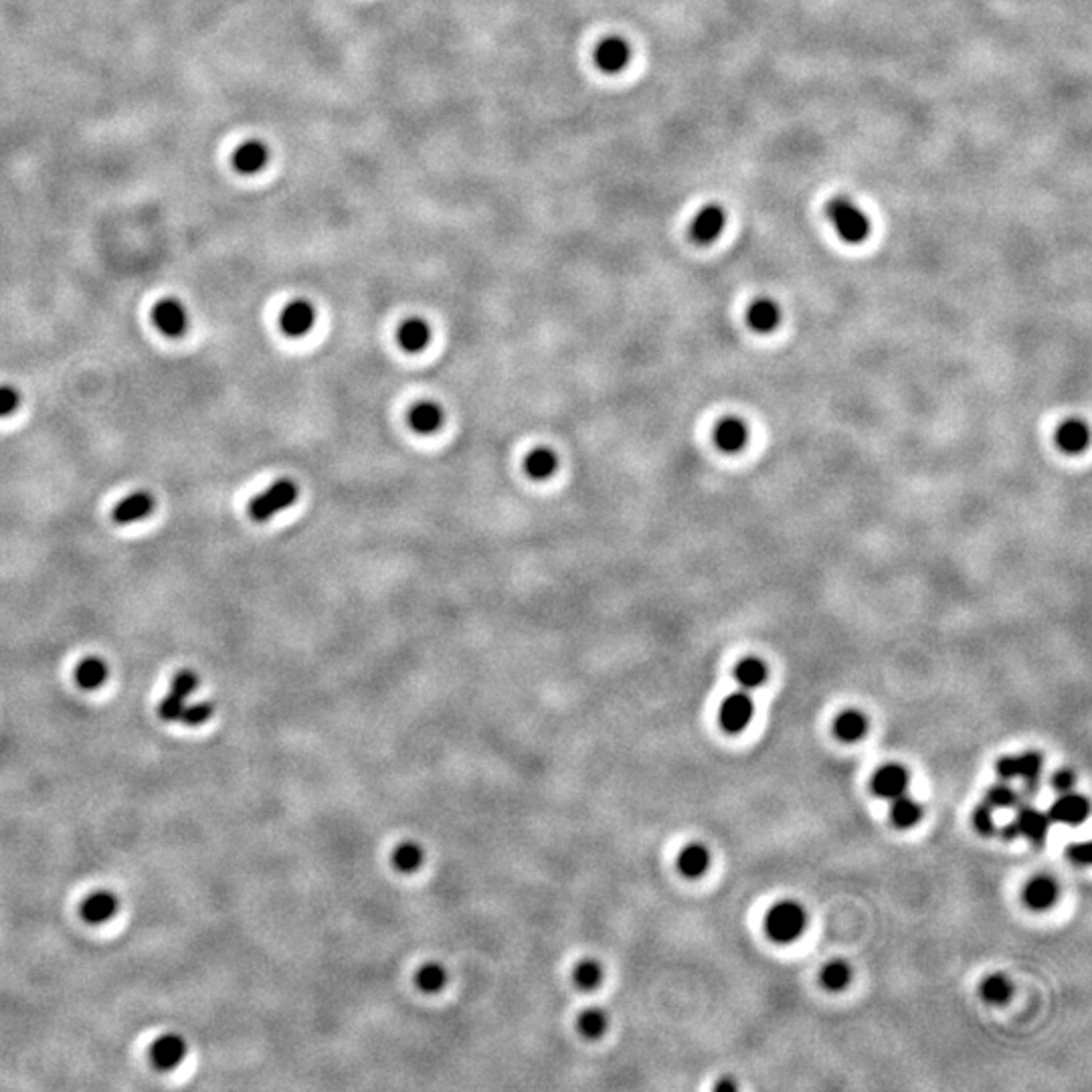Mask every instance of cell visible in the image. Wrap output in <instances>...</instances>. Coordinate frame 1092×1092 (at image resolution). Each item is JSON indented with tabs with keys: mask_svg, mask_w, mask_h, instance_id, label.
<instances>
[{
	"mask_svg": "<svg viewBox=\"0 0 1092 1092\" xmlns=\"http://www.w3.org/2000/svg\"><path fill=\"white\" fill-rule=\"evenodd\" d=\"M1019 793L1007 783H999V785H993L992 789H987L985 793V804L993 810H1010V807H1016L1019 804Z\"/></svg>",
	"mask_w": 1092,
	"mask_h": 1092,
	"instance_id": "obj_35",
	"label": "cell"
},
{
	"mask_svg": "<svg viewBox=\"0 0 1092 1092\" xmlns=\"http://www.w3.org/2000/svg\"><path fill=\"white\" fill-rule=\"evenodd\" d=\"M710 866V854L702 843H688L678 856V870L686 878H700Z\"/></svg>",
	"mask_w": 1092,
	"mask_h": 1092,
	"instance_id": "obj_24",
	"label": "cell"
},
{
	"mask_svg": "<svg viewBox=\"0 0 1092 1092\" xmlns=\"http://www.w3.org/2000/svg\"><path fill=\"white\" fill-rule=\"evenodd\" d=\"M415 979H417V985L423 989V992L436 993L439 992V989H443L445 983H448V973H445V969L442 967V965L427 963L425 967L419 969V973Z\"/></svg>",
	"mask_w": 1092,
	"mask_h": 1092,
	"instance_id": "obj_34",
	"label": "cell"
},
{
	"mask_svg": "<svg viewBox=\"0 0 1092 1092\" xmlns=\"http://www.w3.org/2000/svg\"><path fill=\"white\" fill-rule=\"evenodd\" d=\"M807 927V913L799 902L783 901L769 908L765 916V931L775 943H793Z\"/></svg>",
	"mask_w": 1092,
	"mask_h": 1092,
	"instance_id": "obj_1",
	"label": "cell"
},
{
	"mask_svg": "<svg viewBox=\"0 0 1092 1092\" xmlns=\"http://www.w3.org/2000/svg\"><path fill=\"white\" fill-rule=\"evenodd\" d=\"M578 1031L587 1037H599L601 1034H605L607 1025H609V1018L607 1013L599 1010V1007H591V1010H585L581 1016H578Z\"/></svg>",
	"mask_w": 1092,
	"mask_h": 1092,
	"instance_id": "obj_33",
	"label": "cell"
},
{
	"mask_svg": "<svg viewBox=\"0 0 1092 1092\" xmlns=\"http://www.w3.org/2000/svg\"><path fill=\"white\" fill-rule=\"evenodd\" d=\"M110 668L101 657H87L75 668V682L81 690H98L107 682Z\"/></svg>",
	"mask_w": 1092,
	"mask_h": 1092,
	"instance_id": "obj_25",
	"label": "cell"
},
{
	"mask_svg": "<svg viewBox=\"0 0 1092 1092\" xmlns=\"http://www.w3.org/2000/svg\"><path fill=\"white\" fill-rule=\"evenodd\" d=\"M1066 854H1068V860H1070L1074 866L1084 868L1090 864V843H1086V842L1070 843L1066 850Z\"/></svg>",
	"mask_w": 1092,
	"mask_h": 1092,
	"instance_id": "obj_41",
	"label": "cell"
},
{
	"mask_svg": "<svg viewBox=\"0 0 1092 1092\" xmlns=\"http://www.w3.org/2000/svg\"><path fill=\"white\" fill-rule=\"evenodd\" d=\"M397 340H399L401 348L405 352H421L431 342L430 324L421 318L407 320V322L401 324L399 332H397Z\"/></svg>",
	"mask_w": 1092,
	"mask_h": 1092,
	"instance_id": "obj_23",
	"label": "cell"
},
{
	"mask_svg": "<svg viewBox=\"0 0 1092 1092\" xmlns=\"http://www.w3.org/2000/svg\"><path fill=\"white\" fill-rule=\"evenodd\" d=\"M559 468V457L554 454L552 449L548 448H536L530 451L524 460V472L528 474V478L533 480H548L551 475L557 472Z\"/></svg>",
	"mask_w": 1092,
	"mask_h": 1092,
	"instance_id": "obj_26",
	"label": "cell"
},
{
	"mask_svg": "<svg viewBox=\"0 0 1092 1092\" xmlns=\"http://www.w3.org/2000/svg\"><path fill=\"white\" fill-rule=\"evenodd\" d=\"M973 825L981 836H993L998 831V825H995L993 819V807H989L985 801L973 810Z\"/></svg>",
	"mask_w": 1092,
	"mask_h": 1092,
	"instance_id": "obj_37",
	"label": "cell"
},
{
	"mask_svg": "<svg viewBox=\"0 0 1092 1092\" xmlns=\"http://www.w3.org/2000/svg\"><path fill=\"white\" fill-rule=\"evenodd\" d=\"M198 688V675L192 672V669H180V672L172 678V688L171 692L178 694V696L189 698L192 692H197Z\"/></svg>",
	"mask_w": 1092,
	"mask_h": 1092,
	"instance_id": "obj_39",
	"label": "cell"
},
{
	"mask_svg": "<svg viewBox=\"0 0 1092 1092\" xmlns=\"http://www.w3.org/2000/svg\"><path fill=\"white\" fill-rule=\"evenodd\" d=\"M407 421H409V427H411L415 433H419V436H430V433L439 431V427L443 425L445 413L437 403L421 401L415 407L409 409Z\"/></svg>",
	"mask_w": 1092,
	"mask_h": 1092,
	"instance_id": "obj_18",
	"label": "cell"
},
{
	"mask_svg": "<svg viewBox=\"0 0 1092 1092\" xmlns=\"http://www.w3.org/2000/svg\"><path fill=\"white\" fill-rule=\"evenodd\" d=\"M714 1089L716 1090H737V1082H733V1080H720V1082H716Z\"/></svg>",
	"mask_w": 1092,
	"mask_h": 1092,
	"instance_id": "obj_43",
	"label": "cell"
},
{
	"mask_svg": "<svg viewBox=\"0 0 1092 1092\" xmlns=\"http://www.w3.org/2000/svg\"><path fill=\"white\" fill-rule=\"evenodd\" d=\"M1074 783H1076V775H1074L1072 771H1068V769H1062V771H1058V773L1052 777V787L1058 793L1072 792Z\"/></svg>",
	"mask_w": 1092,
	"mask_h": 1092,
	"instance_id": "obj_42",
	"label": "cell"
},
{
	"mask_svg": "<svg viewBox=\"0 0 1092 1092\" xmlns=\"http://www.w3.org/2000/svg\"><path fill=\"white\" fill-rule=\"evenodd\" d=\"M828 216L837 229V235L846 243L858 245L864 243L870 235V219L856 207L852 201L843 197H836L828 203Z\"/></svg>",
	"mask_w": 1092,
	"mask_h": 1092,
	"instance_id": "obj_2",
	"label": "cell"
},
{
	"mask_svg": "<svg viewBox=\"0 0 1092 1092\" xmlns=\"http://www.w3.org/2000/svg\"><path fill=\"white\" fill-rule=\"evenodd\" d=\"M979 992L987 1004H1005L1011 998V983L1005 979V975L993 973L983 979Z\"/></svg>",
	"mask_w": 1092,
	"mask_h": 1092,
	"instance_id": "obj_31",
	"label": "cell"
},
{
	"mask_svg": "<svg viewBox=\"0 0 1092 1092\" xmlns=\"http://www.w3.org/2000/svg\"><path fill=\"white\" fill-rule=\"evenodd\" d=\"M313 322H316V310H313V306L306 300L289 301V304L281 310V316H280L281 332L289 338L306 336L307 332L312 330Z\"/></svg>",
	"mask_w": 1092,
	"mask_h": 1092,
	"instance_id": "obj_10",
	"label": "cell"
},
{
	"mask_svg": "<svg viewBox=\"0 0 1092 1092\" xmlns=\"http://www.w3.org/2000/svg\"><path fill=\"white\" fill-rule=\"evenodd\" d=\"M769 669L765 666L763 660L759 657H745L737 663L734 668V678L745 690H755V688L763 686L765 680H767Z\"/></svg>",
	"mask_w": 1092,
	"mask_h": 1092,
	"instance_id": "obj_28",
	"label": "cell"
},
{
	"mask_svg": "<svg viewBox=\"0 0 1092 1092\" xmlns=\"http://www.w3.org/2000/svg\"><path fill=\"white\" fill-rule=\"evenodd\" d=\"M922 817V807L916 799L908 798L907 793L901 795V798L892 799L890 805V822L901 830H908L913 828L921 822Z\"/></svg>",
	"mask_w": 1092,
	"mask_h": 1092,
	"instance_id": "obj_27",
	"label": "cell"
},
{
	"mask_svg": "<svg viewBox=\"0 0 1092 1092\" xmlns=\"http://www.w3.org/2000/svg\"><path fill=\"white\" fill-rule=\"evenodd\" d=\"M184 1056L186 1042L178 1034H165L156 1037L152 1046H150V1060H152L154 1068H158L162 1072L174 1070L184 1060Z\"/></svg>",
	"mask_w": 1092,
	"mask_h": 1092,
	"instance_id": "obj_9",
	"label": "cell"
},
{
	"mask_svg": "<svg viewBox=\"0 0 1092 1092\" xmlns=\"http://www.w3.org/2000/svg\"><path fill=\"white\" fill-rule=\"evenodd\" d=\"M724 225H727V213H724V209L718 207V204H708V207H704L694 216L690 225V237L698 245H710L712 241L720 237Z\"/></svg>",
	"mask_w": 1092,
	"mask_h": 1092,
	"instance_id": "obj_8",
	"label": "cell"
},
{
	"mask_svg": "<svg viewBox=\"0 0 1092 1092\" xmlns=\"http://www.w3.org/2000/svg\"><path fill=\"white\" fill-rule=\"evenodd\" d=\"M601 979H603V967L599 965V961H595V959H583V961H578L577 967L572 969V981H575L581 989H593L599 985Z\"/></svg>",
	"mask_w": 1092,
	"mask_h": 1092,
	"instance_id": "obj_32",
	"label": "cell"
},
{
	"mask_svg": "<svg viewBox=\"0 0 1092 1092\" xmlns=\"http://www.w3.org/2000/svg\"><path fill=\"white\" fill-rule=\"evenodd\" d=\"M300 496L298 486L292 480H280L275 481L274 486L268 488V490L259 494L249 502V516L255 522H268L269 518H274L275 514H280L281 510L289 508V506L295 504V500Z\"/></svg>",
	"mask_w": 1092,
	"mask_h": 1092,
	"instance_id": "obj_3",
	"label": "cell"
},
{
	"mask_svg": "<svg viewBox=\"0 0 1092 1092\" xmlns=\"http://www.w3.org/2000/svg\"><path fill=\"white\" fill-rule=\"evenodd\" d=\"M184 706H186V698L178 696V694H174V692H168V696H165V700L160 702L158 712L166 722H178L184 712Z\"/></svg>",
	"mask_w": 1092,
	"mask_h": 1092,
	"instance_id": "obj_38",
	"label": "cell"
},
{
	"mask_svg": "<svg viewBox=\"0 0 1092 1092\" xmlns=\"http://www.w3.org/2000/svg\"><path fill=\"white\" fill-rule=\"evenodd\" d=\"M1042 765H1044L1042 755L1030 751V753H1024V755L1001 757L999 761L995 763V771H998V775L1004 781H1013V779H1022L1024 783L1040 781Z\"/></svg>",
	"mask_w": 1092,
	"mask_h": 1092,
	"instance_id": "obj_5",
	"label": "cell"
},
{
	"mask_svg": "<svg viewBox=\"0 0 1092 1092\" xmlns=\"http://www.w3.org/2000/svg\"><path fill=\"white\" fill-rule=\"evenodd\" d=\"M746 322H749L751 328L759 332V334H769V332H773L781 322L779 306L769 298H759L749 306V312H746Z\"/></svg>",
	"mask_w": 1092,
	"mask_h": 1092,
	"instance_id": "obj_19",
	"label": "cell"
},
{
	"mask_svg": "<svg viewBox=\"0 0 1092 1092\" xmlns=\"http://www.w3.org/2000/svg\"><path fill=\"white\" fill-rule=\"evenodd\" d=\"M269 162V148L259 140H249L233 152V168L239 174L262 172Z\"/></svg>",
	"mask_w": 1092,
	"mask_h": 1092,
	"instance_id": "obj_17",
	"label": "cell"
},
{
	"mask_svg": "<svg viewBox=\"0 0 1092 1092\" xmlns=\"http://www.w3.org/2000/svg\"><path fill=\"white\" fill-rule=\"evenodd\" d=\"M152 322L165 336L180 338L189 328L184 306L174 298H165L152 307Z\"/></svg>",
	"mask_w": 1092,
	"mask_h": 1092,
	"instance_id": "obj_6",
	"label": "cell"
},
{
	"mask_svg": "<svg viewBox=\"0 0 1092 1092\" xmlns=\"http://www.w3.org/2000/svg\"><path fill=\"white\" fill-rule=\"evenodd\" d=\"M21 405L19 391L13 387H0V417H9Z\"/></svg>",
	"mask_w": 1092,
	"mask_h": 1092,
	"instance_id": "obj_40",
	"label": "cell"
},
{
	"mask_svg": "<svg viewBox=\"0 0 1092 1092\" xmlns=\"http://www.w3.org/2000/svg\"><path fill=\"white\" fill-rule=\"evenodd\" d=\"M1050 824L1052 822H1050L1048 813H1042L1040 810H1036V807H1031V805H1025L1024 810L1018 813V819H1016L1019 836H1025L1034 843L1046 842Z\"/></svg>",
	"mask_w": 1092,
	"mask_h": 1092,
	"instance_id": "obj_21",
	"label": "cell"
},
{
	"mask_svg": "<svg viewBox=\"0 0 1092 1092\" xmlns=\"http://www.w3.org/2000/svg\"><path fill=\"white\" fill-rule=\"evenodd\" d=\"M1050 822L1064 824V825H1078L1089 817V801L1082 795L1072 792L1060 793V798L1054 801L1048 811Z\"/></svg>",
	"mask_w": 1092,
	"mask_h": 1092,
	"instance_id": "obj_12",
	"label": "cell"
},
{
	"mask_svg": "<svg viewBox=\"0 0 1092 1092\" xmlns=\"http://www.w3.org/2000/svg\"><path fill=\"white\" fill-rule=\"evenodd\" d=\"M819 981L825 989L830 992H842L843 987H848V983L852 981V969H850L848 963L843 961H830L819 973Z\"/></svg>",
	"mask_w": 1092,
	"mask_h": 1092,
	"instance_id": "obj_30",
	"label": "cell"
},
{
	"mask_svg": "<svg viewBox=\"0 0 1092 1092\" xmlns=\"http://www.w3.org/2000/svg\"><path fill=\"white\" fill-rule=\"evenodd\" d=\"M156 506V500L150 492H134L130 494L128 498H124L122 502L116 504V508L112 512V518L116 524H132L138 520H144V518L152 514Z\"/></svg>",
	"mask_w": 1092,
	"mask_h": 1092,
	"instance_id": "obj_15",
	"label": "cell"
},
{
	"mask_svg": "<svg viewBox=\"0 0 1092 1092\" xmlns=\"http://www.w3.org/2000/svg\"><path fill=\"white\" fill-rule=\"evenodd\" d=\"M1058 895L1060 888L1056 884V880L1052 876H1046V874H1037V876L1030 878L1025 882L1022 898L1031 910H1046L1058 901Z\"/></svg>",
	"mask_w": 1092,
	"mask_h": 1092,
	"instance_id": "obj_14",
	"label": "cell"
},
{
	"mask_svg": "<svg viewBox=\"0 0 1092 1092\" xmlns=\"http://www.w3.org/2000/svg\"><path fill=\"white\" fill-rule=\"evenodd\" d=\"M631 59V49L625 39L621 37H607L603 39L595 49V63L597 68L605 74H619L627 68Z\"/></svg>",
	"mask_w": 1092,
	"mask_h": 1092,
	"instance_id": "obj_11",
	"label": "cell"
},
{
	"mask_svg": "<svg viewBox=\"0 0 1092 1092\" xmlns=\"http://www.w3.org/2000/svg\"><path fill=\"white\" fill-rule=\"evenodd\" d=\"M746 442H749V430H746L745 421L727 417L716 425L714 443L724 454H737V451L745 449Z\"/></svg>",
	"mask_w": 1092,
	"mask_h": 1092,
	"instance_id": "obj_16",
	"label": "cell"
},
{
	"mask_svg": "<svg viewBox=\"0 0 1092 1092\" xmlns=\"http://www.w3.org/2000/svg\"><path fill=\"white\" fill-rule=\"evenodd\" d=\"M423 858L425 852L417 842H403L393 852V866L399 872L411 874L419 870L421 864H423Z\"/></svg>",
	"mask_w": 1092,
	"mask_h": 1092,
	"instance_id": "obj_29",
	"label": "cell"
},
{
	"mask_svg": "<svg viewBox=\"0 0 1092 1092\" xmlns=\"http://www.w3.org/2000/svg\"><path fill=\"white\" fill-rule=\"evenodd\" d=\"M1090 433H1089V425L1080 419H1068L1058 427L1056 431V445L1064 451V454H1080V451L1086 449L1089 445Z\"/></svg>",
	"mask_w": 1092,
	"mask_h": 1092,
	"instance_id": "obj_20",
	"label": "cell"
},
{
	"mask_svg": "<svg viewBox=\"0 0 1092 1092\" xmlns=\"http://www.w3.org/2000/svg\"><path fill=\"white\" fill-rule=\"evenodd\" d=\"M834 734L842 743H858L868 734V718L860 710H843L834 720Z\"/></svg>",
	"mask_w": 1092,
	"mask_h": 1092,
	"instance_id": "obj_22",
	"label": "cell"
},
{
	"mask_svg": "<svg viewBox=\"0 0 1092 1092\" xmlns=\"http://www.w3.org/2000/svg\"><path fill=\"white\" fill-rule=\"evenodd\" d=\"M213 710L215 708L210 702H195V704L186 702L183 716H180V722L189 724V727H201V724H204L210 716H213Z\"/></svg>",
	"mask_w": 1092,
	"mask_h": 1092,
	"instance_id": "obj_36",
	"label": "cell"
},
{
	"mask_svg": "<svg viewBox=\"0 0 1092 1092\" xmlns=\"http://www.w3.org/2000/svg\"><path fill=\"white\" fill-rule=\"evenodd\" d=\"M120 908L118 896L110 890L92 892L81 904V919L89 925H104L112 921Z\"/></svg>",
	"mask_w": 1092,
	"mask_h": 1092,
	"instance_id": "obj_13",
	"label": "cell"
},
{
	"mask_svg": "<svg viewBox=\"0 0 1092 1092\" xmlns=\"http://www.w3.org/2000/svg\"><path fill=\"white\" fill-rule=\"evenodd\" d=\"M908 771L898 763H886L872 777V792L880 799H896L907 793Z\"/></svg>",
	"mask_w": 1092,
	"mask_h": 1092,
	"instance_id": "obj_7",
	"label": "cell"
},
{
	"mask_svg": "<svg viewBox=\"0 0 1092 1092\" xmlns=\"http://www.w3.org/2000/svg\"><path fill=\"white\" fill-rule=\"evenodd\" d=\"M753 716H755V702L746 692H734L727 696L718 710L720 727L731 734L743 733L751 724Z\"/></svg>",
	"mask_w": 1092,
	"mask_h": 1092,
	"instance_id": "obj_4",
	"label": "cell"
}]
</instances>
